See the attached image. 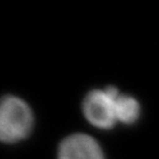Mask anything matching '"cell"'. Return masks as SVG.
<instances>
[{"mask_svg":"<svg viewBox=\"0 0 159 159\" xmlns=\"http://www.w3.org/2000/svg\"><path fill=\"white\" fill-rule=\"evenodd\" d=\"M34 117L30 106L22 98L6 95L0 107V137L6 144L25 139L32 132Z\"/></svg>","mask_w":159,"mask_h":159,"instance_id":"6da1fadb","label":"cell"},{"mask_svg":"<svg viewBox=\"0 0 159 159\" xmlns=\"http://www.w3.org/2000/svg\"><path fill=\"white\" fill-rule=\"evenodd\" d=\"M118 95V89L114 86L89 91L82 106L87 122L99 129L113 128L117 123L116 99Z\"/></svg>","mask_w":159,"mask_h":159,"instance_id":"7a4b0ae2","label":"cell"},{"mask_svg":"<svg viewBox=\"0 0 159 159\" xmlns=\"http://www.w3.org/2000/svg\"><path fill=\"white\" fill-rule=\"evenodd\" d=\"M57 159H105V155L96 139L83 133H76L60 143Z\"/></svg>","mask_w":159,"mask_h":159,"instance_id":"3957f363","label":"cell"},{"mask_svg":"<svg viewBox=\"0 0 159 159\" xmlns=\"http://www.w3.org/2000/svg\"><path fill=\"white\" fill-rule=\"evenodd\" d=\"M116 114L117 122L132 125L139 118L140 105L135 97L126 94H119L116 99Z\"/></svg>","mask_w":159,"mask_h":159,"instance_id":"277c9868","label":"cell"}]
</instances>
